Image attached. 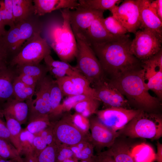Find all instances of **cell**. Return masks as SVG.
<instances>
[{
    "mask_svg": "<svg viewBox=\"0 0 162 162\" xmlns=\"http://www.w3.org/2000/svg\"><path fill=\"white\" fill-rule=\"evenodd\" d=\"M131 42L126 34L104 43L90 45L106 77L109 76L112 79L139 68V60L130 51Z\"/></svg>",
    "mask_w": 162,
    "mask_h": 162,
    "instance_id": "obj_1",
    "label": "cell"
},
{
    "mask_svg": "<svg viewBox=\"0 0 162 162\" xmlns=\"http://www.w3.org/2000/svg\"><path fill=\"white\" fill-rule=\"evenodd\" d=\"M109 80L129 102L131 101L148 109L153 108L158 104V98L148 92L143 68L128 71L117 77Z\"/></svg>",
    "mask_w": 162,
    "mask_h": 162,
    "instance_id": "obj_2",
    "label": "cell"
},
{
    "mask_svg": "<svg viewBox=\"0 0 162 162\" xmlns=\"http://www.w3.org/2000/svg\"><path fill=\"white\" fill-rule=\"evenodd\" d=\"M77 46L75 67L93 86L106 78L100 63L83 34L74 35Z\"/></svg>",
    "mask_w": 162,
    "mask_h": 162,
    "instance_id": "obj_3",
    "label": "cell"
},
{
    "mask_svg": "<svg viewBox=\"0 0 162 162\" xmlns=\"http://www.w3.org/2000/svg\"><path fill=\"white\" fill-rule=\"evenodd\" d=\"M121 131L131 138L158 140L162 136V119L158 115L141 110Z\"/></svg>",
    "mask_w": 162,
    "mask_h": 162,
    "instance_id": "obj_4",
    "label": "cell"
},
{
    "mask_svg": "<svg viewBox=\"0 0 162 162\" xmlns=\"http://www.w3.org/2000/svg\"><path fill=\"white\" fill-rule=\"evenodd\" d=\"M41 30L35 33L23 44L10 64L11 67L23 64H35L50 55L51 48L46 39L40 36Z\"/></svg>",
    "mask_w": 162,
    "mask_h": 162,
    "instance_id": "obj_5",
    "label": "cell"
},
{
    "mask_svg": "<svg viewBox=\"0 0 162 162\" xmlns=\"http://www.w3.org/2000/svg\"><path fill=\"white\" fill-rule=\"evenodd\" d=\"M135 34L130 51L138 59L147 60L161 50L162 36L148 29L137 31Z\"/></svg>",
    "mask_w": 162,
    "mask_h": 162,
    "instance_id": "obj_6",
    "label": "cell"
},
{
    "mask_svg": "<svg viewBox=\"0 0 162 162\" xmlns=\"http://www.w3.org/2000/svg\"><path fill=\"white\" fill-rule=\"evenodd\" d=\"M53 133L56 143L70 146L83 142L90 141V134L78 127L69 114L64 115L54 122Z\"/></svg>",
    "mask_w": 162,
    "mask_h": 162,
    "instance_id": "obj_7",
    "label": "cell"
},
{
    "mask_svg": "<svg viewBox=\"0 0 162 162\" xmlns=\"http://www.w3.org/2000/svg\"><path fill=\"white\" fill-rule=\"evenodd\" d=\"M69 9L62 11L64 22L59 37L54 44V50L62 61H70L76 57L77 52L76 40L72 31L68 16Z\"/></svg>",
    "mask_w": 162,
    "mask_h": 162,
    "instance_id": "obj_8",
    "label": "cell"
},
{
    "mask_svg": "<svg viewBox=\"0 0 162 162\" xmlns=\"http://www.w3.org/2000/svg\"><path fill=\"white\" fill-rule=\"evenodd\" d=\"M141 110L113 107L97 111V118L104 125L112 130H121Z\"/></svg>",
    "mask_w": 162,
    "mask_h": 162,
    "instance_id": "obj_9",
    "label": "cell"
},
{
    "mask_svg": "<svg viewBox=\"0 0 162 162\" xmlns=\"http://www.w3.org/2000/svg\"><path fill=\"white\" fill-rule=\"evenodd\" d=\"M128 32L135 33L140 28V7L138 0H126L119 6L110 10Z\"/></svg>",
    "mask_w": 162,
    "mask_h": 162,
    "instance_id": "obj_10",
    "label": "cell"
},
{
    "mask_svg": "<svg viewBox=\"0 0 162 162\" xmlns=\"http://www.w3.org/2000/svg\"><path fill=\"white\" fill-rule=\"evenodd\" d=\"M97 97L108 108L130 109L129 102L109 79L105 78L93 85Z\"/></svg>",
    "mask_w": 162,
    "mask_h": 162,
    "instance_id": "obj_11",
    "label": "cell"
},
{
    "mask_svg": "<svg viewBox=\"0 0 162 162\" xmlns=\"http://www.w3.org/2000/svg\"><path fill=\"white\" fill-rule=\"evenodd\" d=\"M89 120L90 141L93 146L98 149L110 148L115 143L120 131L115 132L103 124L97 117Z\"/></svg>",
    "mask_w": 162,
    "mask_h": 162,
    "instance_id": "obj_12",
    "label": "cell"
},
{
    "mask_svg": "<svg viewBox=\"0 0 162 162\" xmlns=\"http://www.w3.org/2000/svg\"><path fill=\"white\" fill-rule=\"evenodd\" d=\"M104 12L80 7L74 11L69 10V19L74 35L84 34L95 19L103 17Z\"/></svg>",
    "mask_w": 162,
    "mask_h": 162,
    "instance_id": "obj_13",
    "label": "cell"
},
{
    "mask_svg": "<svg viewBox=\"0 0 162 162\" xmlns=\"http://www.w3.org/2000/svg\"><path fill=\"white\" fill-rule=\"evenodd\" d=\"M141 29H148L162 36V21L152 8L150 0H138Z\"/></svg>",
    "mask_w": 162,
    "mask_h": 162,
    "instance_id": "obj_14",
    "label": "cell"
},
{
    "mask_svg": "<svg viewBox=\"0 0 162 162\" xmlns=\"http://www.w3.org/2000/svg\"><path fill=\"white\" fill-rule=\"evenodd\" d=\"M34 14L39 16L62 8L76 9L79 6L76 0H33Z\"/></svg>",
    "mask_w": 162,
    "mask_h": 162,
    "instance_id": "obj_15",
    "label": "cell"
},
{
    "mask_svg": "<svg viewBox=\"0 0 162 162\" xmlns=\"http://www.w3.org/2000/svg\"><path fill=\"white\" fill-rule=\"evenodd\" d=\"M0 109L3 116L11 117L21 125L28 120V108L26 102L13 98L4 104L3 108Z\"/></svg>",
    "mask_w": 162,
    "mask_h": 162,
    "instance_id": "obj_16",
    "label": "cell"
},
{
    "mask_svg": "<svg viewBox=\"0 0 162 162\" xmlns=\"http://www.w3.org/2000/svg\"><path fill=\"white\" fill-rule=\"evenodd\" d=\"M102 18L95 19L83 34L90 45L104 43L118 37L114 36L106 30L101 21Z\"/></svg>",
    "mask_w": 162,
    "mask_h": 162,
    "instance_id": "obj_17",
    "label": "cell"
},
{
    "mask_svg": "<svg viewBox=\"0 0 162 162\" xmlns=\"http://www.w3.org/2000/svg\"><path fill=\"white\" fill-rule=\"evenodd\" d=\"M16 71L8 67L0 70V104L14 98L13 84L18 76Z\"/></svg>",
    "mask_w": 162,
    "mask_h": 162,
    "instance_id": "obj_18",
    "label": "cell"
},
{
    "mask_svg": "<svg viewBox=\"0 0 162 162\" xmlns=\"http://www.w3.org/2000/svg\"><path fill=\"white\" fill-rule=\"evenodd\" d=\"M12 10L15 24L27 20L34 14L32 0H12Z\"/></svg>",
    "mask_w": 162,
    "mask_h": 162,
    "instance_id": "obj_19",
    "label": "cell"
},
{
    "mask_svg": "<svg viewBox=\"0 0 162 162\" xmlns=\"http://www.w3.org/2000/svg\"><path fill=\"white\" fill-rule=\"evenodd\" d=\"M130 153L134 162H153L155 160L156 153L149 144L143 143L134 146Z\"/></svg>",
    "mask_w": 162,
    "mask_h": 162,
    "instance_id": "obj_20",
    "label": "cell"
},
{
    "mask_svg": "<svg viewBox=\"0 0 162 162\" xmlns=\"http://www.w3.org/2000/svg\"><path fill=\"white\" fill-rule=\"evenodd\" d=\"M35 95L36 98L34 99L26 100L28 108V119L41 115H49L51 111L50 106L38 95Z\"/></svg>",
    "mask_w": 162,
    "mask_h": 162,
    "instance_id": "obj_21",
    "label": "cell"
},
{
    "mask_svg": "<svg viewBox=\"0 0 162 162\" xmlns=\"http://www.w3.org/2000/svg\"><path fill=\"white\" fill-rule=\"evenodd\" d=\"M16 71L32 77L40 82L47 75L48 70L47 66L40 63L35 64H23L16 66Z\"/></svg>",
    "mask_w": 162,
    "mask_h": 162,
    "instance_id": "obj_22",
    "label": "cell"
},
{
    "mask_svg": "<svg viewBox=\"0 0 162 162\" xmlns=\"http://www.w3.org/2000/svg\"><path fill=\"white\" fill-rule=\"evenodd\" d=\"M19 24V40L16 47L14 56L19 51L22 46L27 40L30 38L35 33L40 30L37 28L35 22L31 18L29 20L18 23Z\"/></svg>",
    "mask_w": 162,
    "mask_h": 162,
    "instance_id": "obj_23",
    "label": "cell"
},
{
    "mask_svg": "<svg viewBox=\"0 0 162 162\" xmlns=\"http://www.w3.org/2000/svg\"><path fill=\"white\" fill-rule=\"evenodd\" d=\"M121 0H79V7L90 9L104 11L109 10L117 6Z\"/></svg>",
    "mask_w": 162,
    "mask_h": 162,
    "instance_id": "obj_24",
    "label": "cell"
},
{
    "mask_svg": "<svg viewBox=\"0 0 162 162\" xmlns=\"http://www.w3.org/2000/svg\"><path fill=\"white\" fill-rule=\"evenodd\" d=\"M105 151L113 158L116 162H134L129 148L125 144L115 142Z\"/></svg>",
    "mask_w": 162,
    "mask_h": 162,
    "instance_id": "obj_25",
    "label": "cell"
},
{
    "mask_svg": "<svg viewBox=\"0 0 162 162\" xmlns=\"http://www.w3.org/2000/svg\"><path fill=\"white\" fill-rule=\"evenodd\" d=\"M28 122L24 130L36 135L51 125L53 122L50 121L48 115L39 116L28 119Z\"/></svg>",
    "mask_w": 162,
    "mask_h": 162,
    "instance_id": "obj_26",
    "label": "cell"
},
{
    "mask_svg": "<svg viewBox=\"0 0 162 162\" xmlns=\"http://www.w3.org/2000/svg\"><path fill=\"white\" fill-rule=\"evenodd\" d=\"M17 76L13 84L14 98L22 101L32 99V97L35 94V88L26 85L17 78Z\"/></svg>",
    "mask_w": 162,
    "mask_h": 162,
    "instance_id": "obj_27",
    "label": "cell"
},
{
    "mask_svg": "<svg viewBox=\"0 0 162 162\" xmlns=\"http://www.w3.org/2000/svg\"><path fill=\"white\" fill-rule=\"evenodd\" d=\"M15 26L10 28L6 31L2 39L8 54L14 52V51L19 40V24L15 25Z\"/></svg>",
    "mask_w": 162,
    "mask_h": 162,
    "instance_id": "obj_28",
    "label": "cell"
},
{
    "mask_svg": "<svg viewBox=\"0 0 162 162\" xmlns=\"http://www.w3.org/2000/svg\"><path fill=\"white\" fill-rule=\"evenodd\" d=\"M100 102L95 98H90L80 102L73 108L76 112L87 118L96 113L99 105Z\"/></svg>",
    "mask_w": 162,
    "mask_h": 162,
    "instance_id": "obj_29",
    "label": "cell"
},
{
    "mask_svg": "<svg viewBox=\"0 0 162 162\" xmlns=\"http://www.w3.org/2000/svg\"><path fill=\"white\" fill-rule=\"evenodd\" d=\"M57 83L63 97H67L82 94L80 88L72 81L70 76H66L56 79Z\"/></svg>",
    "mask_w": 162,
    "mask_h": 162,
    "instance_id": "obj_30",
    "label": "cell"
},
{
    "mask_svg": "<svg viewBox=\"0 0 162 162\" xmlns=\"http://www.w3.org/2000/svg\"><path fill=\"white\" fill-rule=\"evenodd\" d=\"M6 123L11 136V143L17 150L20 149V136L22 129L21 124L17 121L8 116L4 115Z\"/></svg>",
    "mask_w": 162,
    "mask_h": 162,
    "instance_id": "obj_31",
    "label": "cell"
},
{
    "mask_svg": "<svg viewBox=\"0 0 162 162\" xmlns=\"http://www.w3.org/2000/svg\"><path fill=\"white\" fill-rule=\"evenodd\" d=\"M0 157L24 162L17 150L9 141L0 138Z\"/></svg>",
    "mask_w": 162,
    "mask_h": 162,
    "instance_id": "obj_32",
    "label": "cell"
},
{
    "mask_svg": "<svg viewBox=\"0 0 162 162\" xmlns=\"http://www.w3.org/2000/svg\"><path fill=\"white\" fill-rule=\"evenodd\" d=\"M69 147L79 160H85L94 155V147L90 141L83 142Z\"/></svg>",
    "mask_w": 162,
    "mask_h": 162,
    "instance_id": "obj_33",
    "label": "cell"
},
{
    "mask_svg": "<svg viewBox=\"0 0 162 162\" xmlns=\"http://www.w3.org/2000/svg\"><path fill=\"white\" fill-rule=\"evenodd\" d=\"M101 21L106 30L114 36L124 35L128 32L121 23L112 16L106 18H102Z\"/></svg>",
    "mask_w": 162,
    "mask_h": 162,
    "instance_id": "obj_34",
    "label": "cell"
},
{
    "mask_svg": "<svg viewBox=\"0 0 162 162\" xmlns=\"http://www.w3.org/2000/svg\"><path fill=\"white\" fill-rule=\"evenodd\" d=\"M63 97L62 94L58 85L55 80H54L51 86L50 94L51 110L49 115L50 119L52 118L57 116L58 110Z\"/></svg>",
    "mask_w": 162,
    "mask_h": 162,
    "instance_id": "obj_35",
    "label": "cell"
},
{
    "mask_svg": "<svg viewBox=\"0 0 162 162\" xmlns=\"http://www.w3.org/2000/svg\"><path fill=\"white\" fill-rule=\"evenodd\" d=\"M44 59L46 66L63 70L68 76H75L81 74L75 67L72 66L67 62L55 60L50 55L46 56Z\"/></svg>",
    "mask_w": 162,
    "mask_h": 162,
    "instance_id": "obj_36",
    "label": "cell"
},
{
    "mask_svg": "<svg viewBox=\"0 0 162 162\" xmlns=\"http://www.w3.org/2000/svg\"><path fill=\"white\" fill-rule=\"evenodd\" d=\"M0 16L5 25L15 26L13 14L12 0L0 1Z\"/></svg>",
    "mask_w": 162,
    "mask_h": 162,
    "instance_id": "obj_37",
    "label": "cell"
},
{
    "mask_svg": "<svg viewBox=\"0 0 162 162\" xmlns=\"http://www.w3.org/2000/svg\"><path fill=\"white\" fill-rule=\"evenodd\" d=\"M35 135L27 130H22L20 136L19 154L23 155L32 153L33 143Z\"/></svg>",
    "mask_w": 162,
    "mask_h": 162,
    "instance_id": "obj_38",
    "label": "cell"
},
{
    "mask_svg": "<svg viewBox=\"0 0 162 162\" xmlns=\"http://www.w3.org/2000/svg\"><path fill=\"white\" fill-rule=\"evenodd\" d=\"M90 98L92 97L84 94L77 95L68 97L59 106L58 110V114L60 115L63 112L69 111L77 104Z\"/></svg>",
    "mask_w": 162,
    "mask_h": 162,
    "instance_id": "obj_39",
    "label": "cell"
},
{
    "mask_svg": "<svg viewBox=\"0 0 162 162\" xmlns=\"http://www.w3.org/2000/svg\"><path fill=\"white\" fill-rule=\"evenodd\" d=\"M56 144L47 146L36 157L38 162H56Z\"/></svg>",
    "mask_w": 162,
    "mask_h": 162,
    "instance_id": "obj_40",
    "label": "cell"
},
{
    "mask_svg": "<svg viewBox=\"0 0 162 162\" xmlns=\"http://www.w3.org/2000/svg\"><path fill=\"white\" fill-rule=\"evenodd\" d=\"M56 162H61L66 159L76 157L69 146L59 143H56Z\"/></svg>",
    "mask_w": 162,
    "mask_h": 162,
    "instance_id": "obj_41",
    "label": "cell"
},
{
    "mask_svg": "<svg viewBox=\"0 0 162 162\" xmlns=\"http://www.w3.org/2000/svg\"><path fill=\"white\" fill-rule=\"evenodd\" d=\"M73 123L81 130L87 132L88 127H89V120L88 122L87 118L84 117L81 114L76 112L71 115Z\"/></svg>",
    "mask_w": 162,
    "mask_h": 162,
    "instance_id": "obj_42",
    "label": "cell"
},
{
    "mask_svg": "<svg viewBox=\"0 0 162 162\" xmlns=\"http://www.w3.org/2000/svg\"><path fill=\"white\" fill-rule=\"evenodd\" d=\"M47 146L46 142L42 137L35 135L33 141L32 153L37 157Z\"/></svg>",
    "mask_w": 162,
    "mask_h": 162,
    "instance_id": "obj_43",
    "label": "cell"
},
{
    "mask_svg": "<svg viewBox=\"0 0 162 162\" xmlns=\"http://www.w3.org/2000/svg\"><path fill=\"white\" fill-rule=\"evenodd\" d=\"M53 124L39 133L35 135H39L44 140L47 146L56 144L53 133Z\"/></svg>",
    "mask_w": 162,
    "mask_h": 162,
    "instance_id": "obj_44",
    "label": "cell"
},
{
    "mask_svg": "<svg viewBox=\"0 0 162 162\" xmlns=\"http://www.w3.org/2000/svg\"><path fill=\"white\" fill-rule=\"evenodd\" d=\"M3 116L0 107V138L7 140L11 142L10 134L6 122L3 119Z\"/></svg>",
    "mask_w": 162,
    "mask_h": 162,
    "instance_id": "obj_45",
    "label": "cell"
},
{
    "mask_svg": "<svg viewBox=\"0 0 162 162\" xmlns=\"http://www.w3.org/2000/svg\"><path fill=\"white\" fill-rule=\"evenodd\" d=\"M8 54L0 38V70L7 67V60Z\"/></svg>",
    "mask_w": 162,
    "mask_h": 162,
    "instance_id": "obj_46",
    "label": "cell"
},
{
    "mask_svg": "<svg viewBox=\"0 0 162 162\" xmlns=\"http://www.w3.org/2000/svg\"><path fill=\"white\" fill-rule=\"evenodd\" d=\"M17 77L26 85L35 88L39 82L31 76L22 74H19Z\"/></svg>",
    "mask_w": 162,
    "mask_h": 162,
    "instance_id": "obj_47",
    "label": "cell"
},
{
    "mask_svg": "<svg viewBox=\"0 0 162 162\" xmlns=\"http://www.w3.org/2000/svg\"><path fill=\"white\" fill-rule=\"evenodd\" d=\"M150 3L152 8L162 21V0H150Z\"/></svg>",
    "mask_w": 162,
    "mask_h": 162,
    "instance_id": "obj_48",
    "label": "cell"
},
{
    "mask_svg": "<svg viewBox=\"0 0 162 162\" xmlns=\"http://www.w3.org/2000/svg\"><path fill=\"white\" fill-rule=\"evenodd\" d=\"M47 67L48 72L54 76L56 79L67 76L66 72L63 70L47 66Z\"/></svg>",
    "mask_w": 162,
    "mask_h": 162,
    "instance_id": "obj_49",
    "label": "cell"
},
{
    "mask_svg": "<svg viewBox=\"0 0 162 162\" xmlns=\"http://www.w3.org/2000/svg\"><path fill=\"white\" fill-rule=\"evenodd\" d=\"M97 156L99 162H116L113 158L105 151L98 152Z\"/></svg>",
    "mask_w": 162,
    "mask_h": 162,
    "instance_id": "obj_50",
    "label": "cell"
},
{
    "mask_svg": "<svg viewBox=\"0 0 162 162\" xmlns=\"http://www.w3.org/2000/svg\"><path fill=\"white\" fill-rule=\"evenodd\" d=\"M157 149L155 160L157 162H162V144L159 142L157 143Z\"/></svg>",
    "mask_w": 162,
    "mask_h": 162,
    "instance_id": "obj_51",
    "label": "cell"
},
{
    "mask_svg": "<svg viewBox=\"0 0 162 162\" xmlns=\"http://www.w3.org/2000/svg\"><path fill=\"white\" fill-rule=\"evenodd\" d=\"M24 157L22 158L24 162H38L36 157L32 153H29L23 154Z\"/></svg>",
    "mask_w": 162,
    "mask_h": 162,
    "instance_id": "obj_52",
    "label": "cell"
},
{
    "mask_svg": "<svg viewBox=\"0 0 162 162\" xmlns=\"http://www.w3.org/2000/svg\"><path fill=\"white\" fill-rule=\"evenodd\" d=\"M5 26L0 16V38L4 36L7 31L5 29Z\"/></svg>",
    "mask_w": 162,
    "mask_h": 162,
    "instance_id": "obj_53",
    "label": "cell"
},
{
    "mask_svg": "<svg viewBox=\"0 0 162 162\" xmlns=\"http://www.w3.org/2000/svg\"><path fill=\"white\" fill-rule=\"evenodd\" d=\"M79 162H99L97 156L94 155L91 158L84 160H81Z\"/></svg>",
    "mask_w": 162,
    "mask_h": 162,
    "instance_id": "obj_54",
    "label": "cell"
},
{
    "mask_svg": "<svg viewBox=\"0 0 162 162\" xmlns=\"http://www.w3.org/2000/svg\"><path fill=\"white\" fill-rule=\"evenodd\" d=\"M0 162H21L15 159H6L0 157Z\"/></svg>",
    "mask_w": 162,
    "mask_h": 162,
    "instance_id": "obj_55",
    "label": "cell"
}]
</instances>
